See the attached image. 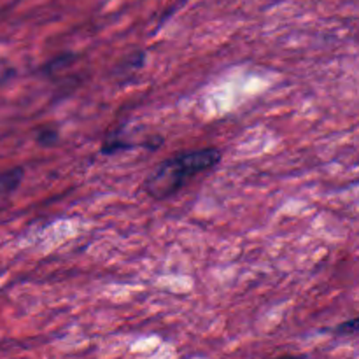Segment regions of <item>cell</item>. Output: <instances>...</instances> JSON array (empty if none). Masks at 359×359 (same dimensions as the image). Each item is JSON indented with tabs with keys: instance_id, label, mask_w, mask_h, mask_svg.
Returning <instances> with one entry per match:
<instances>
[{
	"instance_id": "obj_7",
	"label": "cell",
	"mask_w": 359,
	"mask_h": 359,
	"mask_svg": "<svg viewBox=\"0 0 359 359\" xmlns=\"http://www.w3.org/2000/svg\"><path fill=\"white\" fill-rule=\"evenodd\" d=\"M332 333L337 337L359 335V316L354 319H349V321H344V323H340V325H337L335 328L332 330Z\"/></svg>"
},
{
	"instance_id": "obj_5",
	"label": "cell",
	"mask_w": 359,
	"mask_h": 359,
	"mask_svg": "<svg viewBox=\"0 0 359 359\" xmlns=\"http://www.w3.org/2000/svg\"><path fill=\"white\" fill-rule=\"evenodd\" d=\"M25 179V167L23 165H18V167L9 168V170L2 172L0 175V191H2V196L13 195V193L18 191V188L21 186Z\"/></svg>"
},
{
	"instance_id": "obj_2",
	"label": "cell",
	"mask_w": 359,
	"mask_h": 359,
	"mask_svg": "<svg viewBox=\"0 0 359 359\" xmlns=\"http://www.w3.org/2000/svg\"><path fill=\"white\" fill-rule=\"evenodd\" d=\"M126 123L114 126L107 132L100 144V154L102 156H114L118 153H125V151H133L137 147H142V142H132L125 137Z\"/></svg>"
},
{
	"instance_id": "obj_3",
	"label": "cell",
	"mask_w": 359,
	"mask_h": 359,
	"mask_svg": "<svg viewBox=\"0 0 359 359\" xmlns=\"http://www.w3.org/2000/svg\"><path fill=\"white\" fill-rule=\"evenodd\" d=\"M146 60H147V51H144V49H137V51L130 53V55H126L125 58L119 60V62L116 63L114 77L118 81H121V83H125L128 77H132L133 74L144 69Z\"/></svg>"
},
{
	"instance_id": "obj_1",
	"label": "cell",
	"mask_w": 359,
	"mask_h": 359,
	"mask_svg": "<svg viewBox=\"0 0 359 359\" xmlns=\"http://www.w3.org/2000/svg\"><path fill=\"white\" fill-rule=\"evenodd\" d=\"M221 160L223 153L217 147H203V149L174 154L161 161L144 179L140 189L151 200H167L177 195L193 177L217 167Z\"/></svg>"
},
{
	"instance_id": "obj_8",
	"label": "cell",
	"mask_w": 359,
	"mask_h": 359,
	"mask_svg": "<svg viewBox=\"0 0 359 359\" xmlns=\"http://www.w3.org/2000/svg\"><path fill=\"white\" fill-rule=\"evenodd\" d=\"M163 144H165V139L161 135H151L149 139L142 140V147H144V149H147V151L160 149Z\"/></svg>"
},
{
	"instance_id": "obj_9",
	"label": "cell",
	"mask_w": 359,
	"mask_h": 359,
	"mask_svg": "<svg viewBox=\"0 0 359 359\" xmlns=\"http://www.w3.org/2000/svg\"><path fill=\"white\" fill-rule=\"evenodd\" d=\"M14 74H16V70L11 69L9 65H4V69H2V77H0V79H2V83L6 84L7 81H9V77L14 76Z\"/></svg>"
},
{
	"instance_id": "obj_6",
	"label": "cell",
	"mask_w": 359,
	"mask_h": 359,
	"mask_svg": "<svg viewBox=\"0 0 359 359\" xmlns=\"http://www.w3.org/2000/svg\"><path fill=\"white\" fill-rule=\"evenodd\" d=\"M35 142H37L41 147H46V149L55 147L56 144L60 142L58 128L53 125H46L42 126V128H39L37 133H35Z\"/></svg>"
},
{
	"instance_id": "obj_4",
	"label": "cell",
	"mask_w": 359,
	"mask_h": 359,
	"mask_svg": "<svg viewBox=\"0 0 359 359\" xmlns=\"http://www.w3.org/2000/svg\"><path fill=\"white\" fill-rule=\"evenodd\" d=\"M77 58H79V55H77V53L65 51V53H62V55L51 58L49 62L42 63L41 69H39V72H41L44 77H48V79H55V77L58 76V74H62L63 70L70 69V67L77 62Z\"/></svg>"
}]
</instances>
